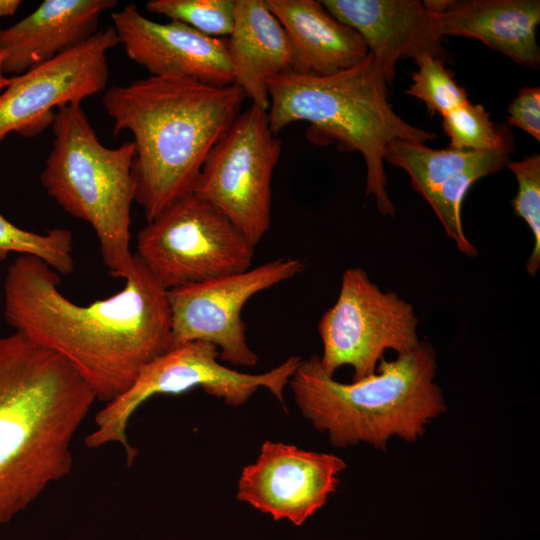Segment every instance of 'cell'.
Masks as SVG:
<instances>
[{"instance_id": "277c9868", "label": "cell", "mask_w": 540, "mask_h": 540, "mask_svg": "<svg viewBox=\"0 0 540 540\" xmlns=\"http://www.w3.org/2000/svg\"><path fill=\"white\" fill-rule=\"evenodd\" d=\"M269 126L277 135L298 121L309 124L316 144L336 142L342 151L361 153L366 165V196L382 215L394 214L387 194L383 152L399 139L425 143L434 132L404 121L388 102V85L380 63L368 52L357 64L328 76L288 71L267 80Z\"/></svg>"}, {"instance_id": "4fadbf2b", "label": "cell", "mask_w": 540, "mask_h": 540, "mask_svg": "<svg viewBox=\"0 0 540 540\" xmlns=\"http://www.w3.org/2000/svg\"><path fill=\"white\" fill-rule=\"evenodd\" d=\"M345 462L334 454L265 441L238 480L237 499L275 520L303 524L335 492Z\"/></svg>"}, {"instance_id": "9a60e30c", "label": "cell", "mask_w": 540, "mask_h": 540, "mask_svg": "<svg viewBox=\"0 0 540 540\" xmlns=\"http://www.w3.org/2000/svg\"><path fill=\"white\" fill-rule=\"evenodd\" d=\"M112 26L131 61L151 76H175L213 86L234 83L226 38H214L177 21L145 17L135 4L111 13Z\"/></svg>"}, {"instance_id": "ac0fdd59", "label": "cell", "mask_w": 540, "mask_h": 540, "mask_svg": "<svg viewBox=\"0 0 540 540\" xmlns=\"http://www.w3.org/2000/svg\"><path fill=\"white\" fill-rule=\"evenodd\" d=\"M265 2L288 37L293 54L292 72L328 76L367 56L368 49L360 35L333 17L321 1Z\"/></svg>"}, {"instance_id": "4316f807", "label": "cell", "mask_w": 540, "mask_h": 540, "mask_svg": "<svg viewBox=\"0 0 540 540\" xmlns=\"http://www.w3.org/2000/svg\"><path fill=\"white\" fill-rule=\"evenodd\" d=\"M455 0H424V7L434 15L446 12L454 4Z\"/></svg>"}, {"instance_id": "3957f363", "label": "cell", "mask_w": 540, "mask_h": 540, "mask_svg": "<svg viewBox=\"0 0 540 540\" xmlns=\"http://www.w3.org/2000/svg\"><path fill=\"white\" fill-rule=\"evenodd\" d=\"M246 99L234 84L175 76L149 75L106 91L103 105L114 135H133L135 202L147 222L193 192L206 157Z\"/></svg>"}, {"instance_id": "d4e9b609", "label": "cell", "mask_w": 540, "mask_h": 540, "mask_svg": "<svg viewBox=\"0 0 540 540\" xmlns=\"http://www.w3.org/2000/svg\"><path fill=\"white\" fill-rule=\"evenodd\" d=\"M515 175L518 191L511 204L515 215L529 226L534 247L527 259L526 270L535 276L540 267V156L532 154L507 165Z\"/></svg>"}, {"instance_id": "ba28073f", "label": "cell", "mask_w": 540, "mask_h": 540, "mask_svg": "<svg viewBox=\"0 0 540 540\" xmlns=\"http://www.w3.org/2000/svg\"><path fill=\"white\" fill-rule=\"evenodd\" d=\"M134 254L171 290L248 270L255 246L221 212L190 193L139 231Z\"/></svg>"}, {"instance_id": "e0dca14e", "label": "cell", "mask_w": 540, "mask_h": 540, "mask_svg": "<svg viewBox=\"0 0 540 540\" xmlns=\"http://www.w3.org/2000/svg\"><path fill=\"white\" fill-rule=\"evenodd\" d=\"M116 0H45L14 25L0 29L5 75H19L80 45L98 32Z\"/></svg>"}, {"instance_id": "7c38bea8", "label": "cell", "mask_w": 540, "mask_h": 540, "mask_svg": "<svg viewBox=\"0 0 540 540\" xmlns=\"http://www.w3.org/2000/svg\"><path fill=\"white\" fill-rule=\"evenodd\" d=\"M119 45L113 26L98 30L80 45L10 77L0 93V142L10 133L40 134L58 109L80 103L107 85V52Z\"/></svg>"}, {"instance_id": "52a82bcc", "label": "cell", "mask_w": 540, "mask_h": 540, "mask_svg": "<svg viewBox=\"0 0 540 540\" xmlns=\"http://www.w3.org/2000/svg\"><path fill=\"white\" fill-rule=\"evenodd\" d=\"M219 358L217 347L209 342L197 340L173 346L146 365L127 391L96 413V427L86 436L85 445L99 448L118 444L125 451L127 465H131L138 450L128 441L129 420L151 397L201 387L209 395L237 407L263 387L282 402L284 389L302 360L291 356L267 372L249 374L222 365Z\"/></svg>"}, {"instance_id": "cb8c5ba5", "label": "cell", "mask_w": 540, "mask_h": 540, "mask_svg": "<svg viewBox=\"0 0 540 540\" xmlns=\"http://www.w3.org/2000/svg\"><path fill=\"white\" fill-rule=\"evenodd\" d=\"M414 61L418 70L412 74V84L405 93L421 100L432 115L442 116L469 101L465 89L445 68V60L422 54Z\"/></svg>"}, {"instance_id": "603a6c76", "label": "cell", "mask_w": 540, "mask_h": 540, "mask_svg": "<svg viewBox=\"0 0 540 540\" xmlns=\"http://www.w3.org/2000/svg\"><path fill=\"white\" fill-rule=\"evenodd\" d=\"M146 9L214 38L228 37L235 19L234 0H150Z\"/></svg>"}, {"instance_id": "8992f818", "label": "cell", "mask_w": 540, "mask_h": 540, "mask_svg": "<svg viewBox=\"0 0 540 540\" xmlns=\"http://www.w3.org/2000/svg\"><path fill=\"white\" fill-rule=\"evenodd\" d=\"M52 149L40 174L46 193L94 230L103 263L114 278L129 274L134 143L104 146L80 103L57 110Z\"/></svg>"}, {"instance_id": "5b68a950", "label": "cell", "mask_w": 540, "mask_h": 540, "mask_svg": "<svg viewBox=\"0 0 540 540\" xmlns=\"http://www.w3.org/2000/svg\"><path fill=\"white\" fill-rule=\"evenodd\" d=\"M436 373L435 351L420 340L395 360L381 359L374 374L351 383L329 376L318 356L302 359L288 385L302 415L326 431L333 445L366 442L385 449L392 436L416 441L426 424L446 410Z\"/></svg>"}, {"instance_id": "9c48e42d", "label": "cell", "mask_w": 540, "mask_h": 540, "mask_svg": "<svg viewBox=\"0 0 540 540\" xmlns=\"http://www.w3.org/2000/svg\"><path fill=\"white\" fill-rule=\"evenodd\" d=\"M280 155L281 141L270 129L267 110L251 104L209 152L192 193L256 246L271 224L272 176Z\"/></svg>"}, {"instance_id": "484cf974", "label": "cell", "mask_w": 540, "mask_h": 540, "mask_svg": "<svg viewBox=\"0 0 540 540\" xmlns=\"http://www.w3.org/2000/svg\"><path fill=\"white\" fill-rule=\"evenodd\" d=\"M508 125L516 126L540 140V88L522 87L507 107Z\"/></svg>"}, {"instance_id": "6da1fadb", "label": "cell", "mask_w": 540, "mask_h": 540, "mask_svg": "<svg viewBox=\"0 0 540 540\" xmlns=\"http://www.w3.org/2000/svg\"><path fill=\"white\" fill-rule=\"evenodd\" d=\"M117 293L80 305L59 289V274L42 260L20 255L7 269L4 316L18 332L66 359L108 403L141 370L173 347L165 289L134 254Z\"/></svg>"}, {"instance_id": "ffe728a7", "label": "cell", "mask_w": 540, "mask_h": 540, "mask_svg": "<svg viewBox=\"0 0 540 540\" xmlns=\"http://www.w3.org/2000/svg\"><path fill=\"white\" fill-rule=\"evenodd\" d=\"M436 16L442 36L477 39L519 64L533 69L540 66L536 40L539 0L455 1Z\"/></svg>"}, {"instance_id": "7402d4cb", "label": "cell", "mask_w": 540, "mask_h": 540, "mask_svg": "<svg viewBox=\"0 0 540 540\" xmlns=\"http://www.w3.org/2000/svg\"><path fill=\"white\" fill-rule=\"evenodd\" d=\"M73 238L70 230L53 228L39 234L17 227L0 214V260L10 253L29 255L45 262L58 274L74 270Z\"/></svg>"}, {"instance_id": "f1b7e54d", "label": "cell", "mask_w": 540, "mask_h": 540, "mask_svg": "<svg viewBox=\"0 0 540 540\" xmlns=\"http://www.w3.org/2000/svg\"><path fill=\"white\" fill-rule=\"evenodd\" d=\"M3 59L4 55L0 50V92L9 84L10 77H6L3 72Z\"/></svg>"}, {"instance_id": "2e32d148", "label": "cell", "mask_w": 540, "mask_h": 540, "mask_svg": "<svg viewBox=\"0 0 540 540\" xmlns=\"http://www.w3.org/2000/svg\"><path fill=\"white\" fill-rule=\"evenodd\" d=\"M326 10L356 31L391 84L400 59L428 54L445 60L436 15L418 0H323Z\"/></svg>"}, {"instance_id": "30bf717a", "label": "cell", "mask_w": 540, "mask_h": 540, "mask_svg": "<svg viewBox=\"0 0 540 540\" xmlns=\"http://www.w3.org/2000/svg\"><path fill=\"white\" fill-rule=\"evenodd\" d=\"M418 318L412 304L384 292L362 268L344 271L335 304L321 316V367L329 375L345 365L353 381L376 372L387 350L402 354L418 343Z\"/></svg>"}, {"instance_id": "d6986e66", "label": "cell", "mask_w": 540, "mask_h": 540, "mask_svg": "<svg viewBox=\"0 0 540 540\" xmlns=\"http://www.w3.org/2000/svg\"><path fill=\"white\" fill-rule=\"evenodd\" d=\"M235 19L226 37L234 85L252 104L268 110L267 80L292 71L293 54L288 37L265 0H234Z\"/></svg>"}, {"instance_id": "44dd1931", "label": "cell", "mask_w": 540, "mask_h": 540, "mask_svg": "<svg viewBox=\"0 0 540 540\" xmlns=\"http://www.w3.org/2000/svg\"><path fill=\"white\" fill-rule=\"evenodd\" d=\"M443 129L450 140L448 148L456 150H514L510 127L490 119L480 104L470 101L442 115Z\"/></svg>"}, {"instance_id": "8fae6325", "label": "cell", "mask_w": 540, "mask_h": 540, "mask_svg": "<svg viewBox=\"0 0 540 540\" xmlns=\"http://www.w3.org/2000/svg\"><path fill=\"white\" fill-rule=\"evenodd\" d=\"M304 270L296 258H279L248 270L168 290L173 346L205 341L233 366H253L257 354L248 344L242 309L257 293Z\"/></svg>"}, {"instance_id": "5bb4252c", "label": "cell", "mask_w": 540, "mask_h": 540, "mask_svg": "<svg viewBox=\"0 0 540 540\" xmlns=\"http://www.w3.org/2000/svg\"><path fill=\"white\" fill-rule=\"evenodd\" d=\"M383 160L407 172L413 189L431 206L446 235L460 252L475 257L477 249L462 226V203L477 180L508 165L509 153L434 149L424 143L395 139L385 146Z\"/></svg>"}, {"instance_id": "f546056e", "label": "cell", "mask_w": 540, "mask_h": 540, "mask_svg": "<svg viewBox=\"0 0 540 540\" xmlns=\"http://www.w3.org/2000/svg\"><path fill=\"white\" fill-rule=\"evenodd\" d=\"M69 540H72V539H69Z\"/></svg>"}, {"instance_id": "83f0119b", "label": "cell", "mask_w": 540, "mask_h": 540, "mask_svg": "<svg viewBox=\"0 0 540 540\" xmlns=\"http://www.w3.org/2000/svg\"><path fill=\"white\" fill-rule=\"evenodd\" d=\"M20 5L19 0H0V17L15 14Z\"/></svg>"}, {"instance_id": "7a4b0ae2", "label": "cell", "mask_w": 540, "mask_h": 540, "mask_svg": "<svg viewBox=\"0 0 540 540\" xmlns=\"http://www.w3.org/2000/svg\"><path fill=\"white\" fill-rule=\"evenodd\" d=\"M59 354L0 336V525L72 470L71 445L96 401Z\"/></svg>"}]
</instances>
